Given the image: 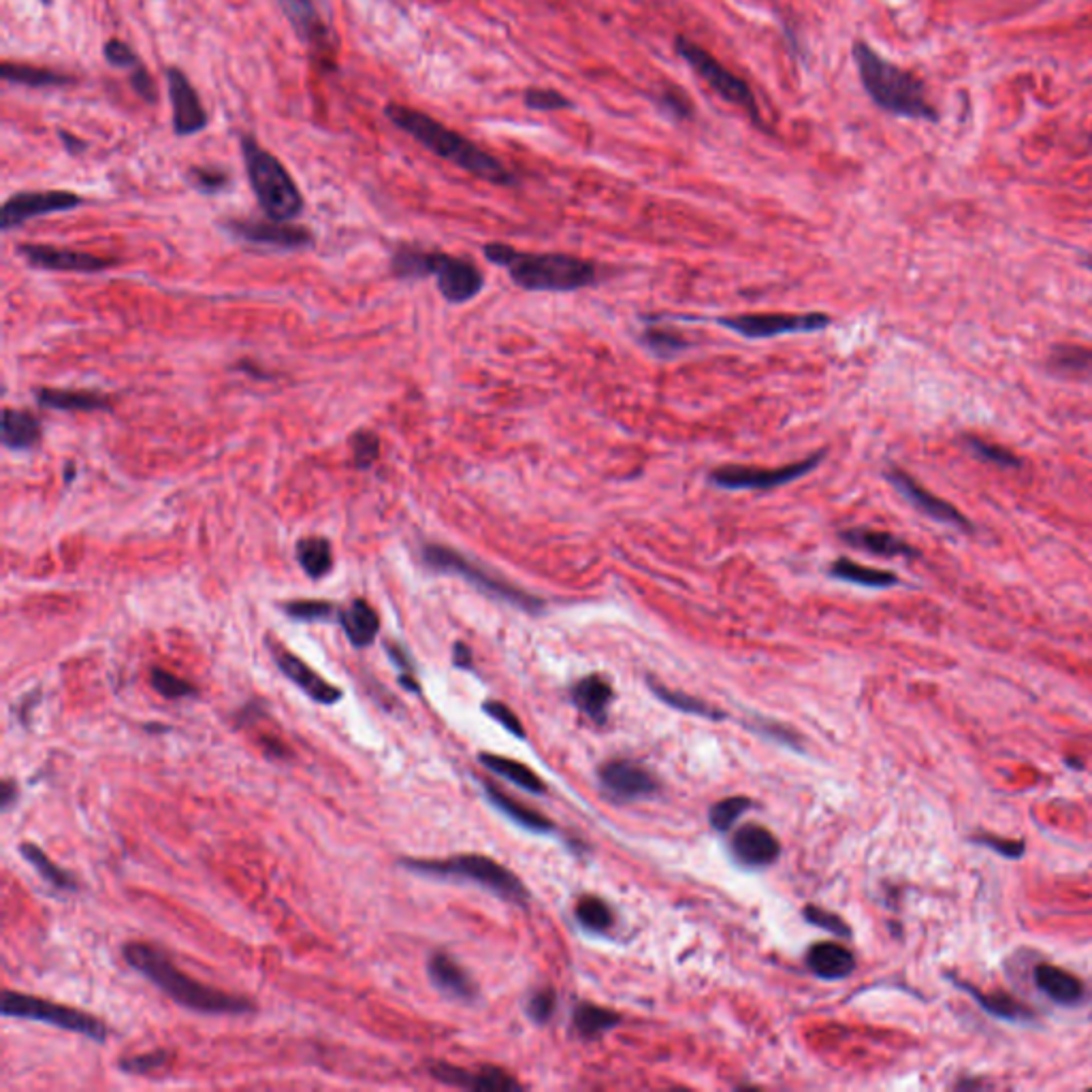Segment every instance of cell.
<instances>
[{
    "instance_id": "1",
    "label": "cell",
    "mask_w": 1092,
    "mask_h": 1092,
    "mask_svg": "<svg viewBox=\"0 0 1092 1092\" xmlns=\"http://www.w3.org/2000/svg\"><path fill=\"white\" fill-rule=\"evenodd\" d=\"M124 962L146 977L150 984L161 988L171 1001L182 1005L184 1009L204 1014V1016H245L254 1014L256 1005L230 992H224L210 984H204L182 969L169 958V954L146 941H131L122 947Z\"/></svg>"
},
{
    "instance_id": "2",
    "label": "cell",
    "mask_w": 1092,
    "mask_h": 1092,
    "mask_svg": "<svg viewBox=\"0 0 1092 1092\" xmlns=\"http://www.w3.org/2000/svg\"><path fill=\"white\" fill-rule=\"evenodd\" d=\"M385 114L400 131L408 133L425 150L452 163L465 174L497 186H514L519 182L517 176L499 159H495L493 154H489L461 133L444 126L430 114L400 103H389L385 107Z\"/></svg>"
},
{
    "instance_id": "3",
    "label": "cell",
    "mask_w": 1092,
    "mask_h": 1092,
    "mask_svg": "<svg viewBox=\"0 0 1092 1092\" xmlns=\"http://www.w3.org/2000/svg\"><path fill=\"white\" fill-rule=\"evenodd\" d=\"M852 56L865 92L881 111L907 120L939 122V111L930 103L926 86L915 73L885 60L863 39L854 41Z\"/></svg>"
},
{
    "instance_id": "4",
    "label": "cell",
    "mask_w": 1092,
    "mask_h": 1092,
    "mask_svg": "<svg viewBox=\"0 0 1092 1092\" xmlns=\"http://www.w3.org/2000/svg\"><path fill=\"white\" fill-rule=\"evenodd\" d=\"M484 256L504 267L525 290L572 293L596 284L598 267L592 260L562 252H519L506 243H487Z\"/></svg>"
},
{
    "instance_id": "5",
    "label": "cell",
    "mask_w": 1092,
    "mask_h": 1092,
    "mask_svg": "<svg viewBox=\"0 0 1092 1092\" xmlns=\"http://www.w3.org/2000/svg\"><path fill=\"white\" fill-rule=\"evenodd\" d=\"M241 154L252 193L269 220L290 222L303 208V195L286 167L252 135L241 137Z\"/></svg>"
},
{
    "instance_id": "6",
    "label": "cell",
    "mask_w": 1092,
    "mask_h": 1092,
    "mask_svg": "<svg viewBox=\"0 0 1092 1092\" xmlns=\"http://www.w3.org/2000/svg\"><path fill=\"white\" fill-rule=\"evenodd\" d=\"M391 267L393 273L404 280H421L434 275L437 280V290L450 303H465L474 299L484 286V278L472 260L450 256L444 252L400 248L393 254Z\"/></svg>"
},
{
    "instance_id": "7",
    "label": "cell",
    "mask_w": 1092,
    "mask_h": 1092,
    "mask_svg": "<svg viewBox=\"0 0 1092 1092\" xmlns=\"http://www.w3.org/2000/svg\"><path fill=\"white\" fill-rule=\"evenodd\" d=\"M400 867H404L408 873L430 877V879H452V881H472L482 885L484 889L497 894L499 898H506L510 902H525L527 889L523 881L502 867L499 863L480 856V854H461L444 861H428V858H400Z\"/></svg>"
},
{
    "instance_id": "8",
    "label": "cell",
    "mask_w": 1092,
    "mask_h": 1092,
    "mask_svg": "<svg viewBox=\"0 0 1092 1092\" xmlns=\"http://www.w3.org/2000/svg\"><path fill=\"white\" fill-rule=\"evenodd\" d=\"M421 557L430 570L439 572V574H454V577L463 579L465 583L474 585L478 592L487 594L489 598L508 602V604H512L525 613H532V615H536L544 609V602L540 598H536V596L527 594L525 589L512 585L510 581L493 574L484 566L476 564L474 559L465 557L463 553H459L450 547L425 544L421 549Z\"/></svg>"
},
{
    "instance_id": "9",
    "label": "cell",
    "mask_w": 1092,
    "mask_h": 1092,
    "mask_svg": "<svg viewBox=\"0 0 1092 1092\" xmlns=\"http://www.w3.org/2000/svg\"><path fill=\"white\" fill-rule=\"evenodd\" d=\"M0 1014L4 1018L43 1022V1024H49V1027H56V1029H62L69 1033L90 1037L92 1042H99V1044H103L107 1039V1024L103 1020H99L96 1016L81 1012L77 1007H71V1005H62V1003H56L49 999H41V997L15 992V990L2 992Z\"/></svg>"
},
{
    "instance_id": "10",
    "label": "cell",
    "mask_w": 1092,
    "mask_h": 1092,
    "mask_svg": "<svg viewBox=\"0 0 1092 1092\" xmlns=\"http://www.w3.org/2000/svg\"><path fill=\"white\" fill-rule=\"evenodd\" d=\"M674 51L695 71L698 77H702L713 88V92H717L723 101L741 107L758 126L762 124L758 99L743 77L734 75L710 51H706L704 47H700L698 43L683 34L674 39Z\"/></svg>"
},
{
    "instance_id": "11",
    "label": "cell",
    "mask_w": 1092,
    "mask_h": 1092,
    "mask_svg": "<svg viewBox=\"0 0 1092 1092\" xmlns=\"http://www.w3.org/2000/svg\"><path fill=\"white\" fill-rule=\"evenodd\" d=\"M824 459H826V452L822 450V452H816V454H811L807 459H801V461H794V463H788V465H779V467L721 465V467H715L708 474V480L715 487L728 489V491H743V489L768 491V489H777V487H783L788 482L801 480L803 476L811 474Z\"/></svg>"
},
{
    "instance_id": "12",
    "label": "cell",
    "mask_w": 1092,
    "mask_h": 1092,
    "mask_svg": "<svg viewBox=\"0 0 1092 1092\" xmlns=\"http://www.w3.org/2000/svg\"><path fill=\"white\" fill-rule=\"evenodd\" d=\"M721 327L749 340H768L786 333H811L831 325V316L824 312L807 314H738L717 320Z\"/></svg>"
},
{
    "instance_id": "13",
    "label": "cell",
    "mask_w": 1092,
    "mask_h": 1092,
    "mask_svg": "<svg viewBox=\"0 0 1092 1092\" xmlns=\"http://www.w3.org/2000/svg\"><path fill=\"white\" fill-rule=\"evenodd\" d=\"M81 206H84V199L69 191L17 193L4 201L2 214H0V226H2V230H11L28 220L77 210Z\"/></svg>"
},
{
    "instance_id": "14",
    "label": "cell",
    "mask_w": 1092,
    "mask_h": 1092,
    "mask_svg": "<svg viewBox=\"0 0 1092 1092\" xmlns=\"http://www.w3.org/2000/svg\"><path fill=\"white\" fill-rule=\"evenodd\" d=\"M269 645V652L271 657L278 665V670L301 691L305 693L312 702L316 704H323V706H333L338 704L342 698H344V691L333 685L331 680H327L325 676H320L310 663H305L303 659L295 654H290L288 649H284L280 643L275 641H267Z\"/></svg>"
},
{
    "instance_id": "15",
    "label": "cell",
    "mask_w": 1092,
    "mask_h": 1092,
    "mask_svg": "<svg viewBox=\"0 0 1092 1092\" xmlns=\"http://www.w3.org/2000/svg\"><path fill=\"white\" fill-rule=\"evenodd\" d=\"M21 258L36 269L47 271H71V273H99L116 265V258L96 256L90 252L66 250L56 245H39V243H21L17 248Z\"/></svg>"
},
{
    "instance_id": "16",
    "label": "cell",
    "mask_w": 1092,
    "mask_h": 1092,
    "mask_svg": "<svg viewBox=\"0 0 1092 1092\" xmlns=\"http://www.w3.org/2000/svg\"><path fill=\"white\" fill-rule=\"evenodd\" d=\"M167 86H169V99L174 109V131L180 137H191L201 133L208 126V111L201 105V99L186 77L184 71L178 66H171L165 71Z\"/></svg>"
},
{
    "instance_id": "17",
    "label": "cell",
    "mask_w": 1092,
    "mask_h": 1092,
    "mask_svg": "<svg viewBox=\"0 0 1092 1092\" xmlns=\"http://www.w3.org/2000/svg\"><path fill=\"white\" fill-rule=\"evenodd\" d=\"M885 478L892 482V487L907 499L911 502L913 508H917L919 512H924L926 517L939 521V523H947V525H954L958 529H967L971 532L973 525L969 523V519L958 510L954 508L949 502L937 497L934 493H930L928 489H924L913 476H909L904 469L900 467H889L885 472Z\"/></svg>"
},
{
    "instance_id": "18",
    "label": "cell",
    "mask_w": 1092,
    "mask_h": 1092,
    "mask_svg": "<svg viewBox=\"0 0 1092 1092\" xmlns=\"http://www.w3.org/2000/svg\"><path fill=\"white\" fill-rule=\"evenodd\" d=\"M224 228L243 241L282 250H297L312 243V233L308 228L278 220H226Z\"/></svg>"
},
{
    "instance_id": "19",
    "label": "cell",
    "mask_w": 1092,
    "mask_h": 1092,
    "mask_svg": "<svg viewBox=\"0 0 1092 1092\" xmlns=\"http://www.w3.org/2000/svg\"><path fill=\"white\" fill-rule=\"evenodd\" d=\"M602 786L617 798L632 801L649 796L657 790V779L641 764L630 760H613L600 768Z\"/></svg>"
},
{
    "instance_id": "20",
    "label": "cell",
    "mask_w": 1092,
    "mask_h": 1092,
    "mask_svg": "<svg viewBox=\"0 0 1092 1092\" xmlns=\"http://www.w3.org/2000/svg\"><path fill=\"white\" fill-rule=\"evenodd\" d=\"M430 1076L442 1084L457 1087V1089H469V1091L510 1092L521 1089L519 1082H514L508 1074H504L502 1069H495V1067H482L478 1072H469V1069H461V1067H454L448 1063H436V1065H430Z\"/></svg>"
},
{
    "instance_id": "21",
    "label": "cell",
    "mask_w": 1092,
    "mask_h": 1092,
    "mask_svg": "<svg viewBox=\"0 0 1092 1092\" xmlns=\"http://www.w3.org/2000/svg\"><path fill=\"white\" fill-rule=\"evenodd\" d=\"M1033 982L1042 994H1046L1052 1003L1063 1007H1074L1084 1001L1087 986L1084 982L1069 973L1067 969H1061L1057 964H1037L1033 971Z\"/></svg>"
},
{
    "instance_id": "22",
    "label": "cell",
    "mask_w": 1092,
    "mask_h": 1092,
    "mask_svg": "<svg viewBox=\"0 0 1092 1092\" xmlns=\"http://www.w3.org/2000/svg\"><path fill=\"white\" fill-rule=\"evenodd\" d=\"M732 852L741 865L762 869L779 858V841L764 826L749 824L734 835Z\"/></svg>"
},
{
    "instance_id": "23",
    "label": "cell",
    "mask_w": 1092,
    "mask_h": 1092,
    "mask_svg": "<svg viewBox=\"0 0 1092 1092\" xmlns=\"http://www.w3.org/2000/svg\"><path fill=\"white\" fill-rule=\"evenodd\" d=\"M428 975H430V979H432V984L436 986L437 990L444 992L450 999L474 1001L476 994H478V988H476L474 979L446 952L432 954V958L428 962Z\"/></svg>"
},
{
    "instance_id": "24",
    "label": "cell",
    "mask_w": 1092,
    "mask_h": 1092,
    "mask_svg": "<svg viewBox=\"0 0 1092 1092\" xmlns=\"http://www.w3.org/2000/svg\"><path fill=\"white\" fill-rule=\"evenodd\" d=\"M340 626L353 647L365 649V647L374 645V641L380 632V617L370 607L368 600L359 598V600H353L344 611H340Z\"/></svg>"
},
{
    "instance_id": "25",
    "label": "cell",
    "mask_w": 1092,
    "mask_h": 1092,
    "mask_svg": "<svg viewBox=\"0 0 1092 1092\" xmlns=\"http://www.w3.org/2000/svg\"><path fill=\"white\" fill-rule=\"evenodd\" d=\"M952 984L956 988L964 990L971 999H975L977 1005L986 1014H990L992 1018L1007 1020V1022H1031V1020H1035V1014L1031 1012V1007H1027L1024 1003H1020L1018 999H1014L1007 992H982L977 986L967 984L962 979H952Z\"/></svg>"
},
{
    "instance_id": "26",
    "label": "cell",
    "mask_w": 1092,
    "mask_h": 1092,
    "mask_svg": "<svg viewBox=\"0 0 1092 1092\" xmlns=\"http://www.w3.org/2000/svg\"><path fill=\"white\" fill-rule=\"evenodd\" d=\"M839 538L854 549L873 553L879 557H907V559L917 557V551L911 544L902 542L900 538H896L887 532H879V529L852 527V529H843L839 534Z\"/></svg>"
},
{
    "instance_id": "27",
    "label": "cell",
    "mask_w": 1092,
    "mask_h": 1092,
    "mask_svg": "<svg viewBox=\"0 0 1092 1092\" xmlns=\"http://www.w3.org/2000/svg\"><path fill=\"white\" fill-rule=\"evenodd\" d=\"M807 962H809L811 971L818 977H824V979H843L856 967L854 954L846 945L833 943V941H824V943L813 945L809 949Z\"/></svg>"
},
{
    "instance_id": "28",
    "label": "cell",
    "mask_w": 1092,
    "mask_h": 1092,
    "mask_svg": "<svg viewBox=\"0 0 1092 1092\" xmlns=\"http://www.w3.org/2000/svg\"><path fill=\"white\" fill-rule=\"evenodd\" d=\"M34 398L39 406L62 410V413H94L107 410L111 404L105 395L94 391H66V389H36Z\"/></svg>"
},
{
    "instance_id": "29",
    "label": "cell",
    "mask_w": 1092,
    "mask_h": 1092,
    "mask_svg": "<svg viewBox=\"0 0 1092 1092\" xmlns=\"http://www.w3.org/2000/svg\"><path fill=\"white\" fill-rule=\"evenodd\" d=\"M278 2L303 43L316 45L325 41L327 28L314 0H278Z\"/></svg>"
},
{
    "instance_id": "30",
    "label": "cell",
    "mask_w": 1092,
    "mask_h": 1092,
    "mask_svg": "<svg viewBox=\"0 0 1092 1092\" xmlns=\"http://www.w3.org/2000/svg\"><path fill=\"white\" fill-rule=\"evenodd\" d=\"M43 436L41 423L24 413L6 408L2 413V444L11 450H32Z\"/></svg>"
},
{
    "instance_id": "31",
    "label": "cell",
    "mask_w": 1092,
    "mask_h": 1092,
    "mask_svg": "<svg viewBox=\"0 0 1092 1092\" xmlns=\"http://www.w3.org/2000/svg\"><path fill=\"white\" fill-rule=\"evenodd\" d=\"M574 704L596 721H604L607 708L613 700V687L607 678L592 674L581 678L572 689Z\"/></svg>"
},
{
    "instance_id": "32",
    "label": "cell",
    "mask_w": 1092,
    "mask_h": 1092,
    "mask_svg": "<svg viewBox=\"0 0 1092 1092\" xmlns=\"http://www.w3.org/2000/svg\"><path fill=\"white\" fill-rule=\"evenodd\" d=\"M19 856L54 889H58V892H77L79 889V881L66 869H62L60 865L49 861V856L39 846L30 843V841L19 843Z\"/></svg>"
},
{
    "instance_id": "33",
    "label": "cell",
    "mask_w": 1092,
    "mask_h": 1092,
    "mask_svg": "<svg viewBox=\"0 0 1092 1092\" xmlns=\"http://www.w3.org/2000/svg\"><path fill=\"white\" fill-rule=\"evenodd\" d=\"M0 75L9 84H19V86H26V88H36V90H41V88H66L69 84L75 81L66 73L41 69V66L11 64V62H2L0 64Z\"/></svg>"
},
{
    "instance_id": "34",
    "label": "cell",
    "mask_w": 1092,
    "mask_h": 1092,
    "mask_svg": "<svg viewBox=\"0 0 1092 1092\" xmlns=\"http://www.w3.org/2000/svg\"><path fill=\"white\" fill-rule=\"evenodd\" d=\"M295 557L301 566V570L312 579V581H318L323 577H327L333 568V551H331V542L327 538H320V536H310V538H301L295 547Z\"/></svg>"
},
{
    "instance_id": "35",
    "label": "cell",
    "mask_w": 1092,
    "mask_h": 1092,
    "mask_svg": "<svg viewBox=\"0 0 1092 1092\" xmlns=\"http://www.w3.org/2000/svg\"><path fill=\"white\" fill-rule=\"evenodd\" d=\"M828 572H831L833 579H839V581H846V583H852V585L873 587V589H885V587H892V585L898 583V577L894 572L879 570V568H871V566H863V564H856V562L846 559V557L833 562Z\"/></svg>"
},
{
    "instance_id": "36",
    "label": "cell",
    "mask_w": 1092,
    "mask_h": 1092,
    "mask_svg": "<svg viewBox=\"0 0 1092 1092\" xmlns=\"http://www.w3.org/2000/svg\"><path fill=\"white\" fill-rule=\"evenodd\" d=\"M484 794L489 798V803L493 807H497L504 816H508L512 822H517L519 826L527 828V831H534V833H547L553 828V824L538 811L517 803L514 798H510L508 794H504L502 790H497L495 786L491 783H484Z\"/></svg>"
},
{
    "instance_id": "37",
    "label": "cell",
    "mask_w": 1092,
    "mask_h": 1092,
    "mask_svg": "<svg viewBox=\"0 0 1092 1092\" xmlns=\"http://www.w3.org/2000/svg\"><path fill=\"white\" fill-rule=\"evenodd\" d=\"M478 760L491 773L508 779L510 783H514V786H519V788H523V790H527L532 794H544L547 792L544 781L532 768H527L521 762H514V760L502 758V756H493V753H482Z\"/></svg>"
},
{
    "instance_id": "38",
    "label": "cell",
    "mask_w": 1092,
    "mask_h": 1092,
    "mask_svg": "<svg viewBox=\"0 0 1092 1092\" xmlns=\"http://www.w3.org/2000/svg\"><path fill=\"white\" fill-rule=\"evenodd\" d=\"M1050 370L1063 376L1092 374V348L1084 346H1057L1048 359Z\"/></svg>"
},
{
    "instance_id": "39",
    "label": "cell",
    "mask_w": 1092,
    "mask_h": 1092,
    "mask_svg": "<svg viewBox=\"0 0 1092 1092\" xmlns=\"http://www.w3.org/2000/svg\"><path fill=\"white\" fill-rule=\"evenodd\" d=\"M619 1024V1016L611 1009L583 1003L574 1012V1027L583 1037H596Z\"/></svg>"
},
{
    "instance_id": "40",
    "label": "cell",
    "mask_w": 1092,
    "mask_h": 1092,
    "mask_svg": "<svg viewBox=\"0 0 1092 1092\" xmlns=\"http://www.w3.org/2000/svg\"><path fill=\"white\" fill-rule=\"evenodd\" d=\"M579 922L592 932H607L615 924L613 909L598 896H585L577 902Z\"/></svg>"
},
{
    "instance_id": "41",
    "label": "cell",
    "mask_w": 1092,
    "mask_h": 1092,
    "mask_svg": "<svg viewBox=\"0 0 1092 1092\" xmlns=\"http://www.w3.org/2000/svg\"><path fill=\"white\" fill-rule=\"evenodd\" d=\"M150 685H152V689L159 695H163L167 700L195 698L199 693V689L191 680H186V678H182V676H178V674H174V672H169L165 668H159V665H154L150 670Z\"/></svg>"
},
{
    "instance_id": "42",
    "label": "cell",
    "mask_w": 1092,
    "mask_h": 1092,
    "mask_svg": "<svg viewBox=\"0 0 1092 1092\" xmlns=\"http://www.w3.org/2000/svg\"><path fill=\"white\" fill-rule=\"evenodd\" d=\"M643 344L661 359L674 357L691 346V342L687 338H683L678 331L668 329V327H647L643 333Z\"/></svg>"
},
{
    "instance_id": "43",
    "label": "cell",
    "mask_w": 1092,
    "mask_h": 1092,
    "mask_svg": "<svg viewBox=\"0 0 1092 1092\" xmlns=\"http://www.w3.org/2000/svg\"><path fill=\"white\" fill-rule=\"evenodd\" d=\"M964 444L967 448L971 450V454H975L977 459H982L984 463H990V465H999V467H1005V469H1012V467H1020L1022 461L1020 457H1016L1009 448L1005 446H999V444H992L988 439H982L977 436L964 437Z\"/></svg>"
},
{
    "instance_id": "44",
    "label": "cell",
    "mask_w": 1092,
    "mask_h": 1092,
    "mask_svg": "<svg viewBox=\"0 0 1092 1092\" xmlns=\"http://www.w3.org/2000/svg\"><path fill=\"white\" fill-rule=\"evenodd\" d=\"M282 611L286 613V617H290L295 622L314 624V622L331 619L335 613V607L331 602H323V600H293V602H286L282 607Z\"/></svg>"
},
{
    "instance_id": "45",
    "label": "cell",
    "mask_w": 1092,
    "mask_h": 1092,
    "mask_svg": "<svg viewBox=\"0 0 1092 1092\" xmlns=\"http://www.w3.org/2000/svg\"><path fill=\"white\" fill-rule=\"evenodd\" d=\"M169 1061H171V1052L165 1050V1048H159V1050H152V1052H144V1054H137V1057L122 1059L118 1067H120V1072H124L129 1076H148V1074H154V1072L163 1069Z\"/></svg>"
},
{
    "instance_id": "46",
    "label": "cell",
    "mask_w": 1092,
    "mask_h": 1092,
    "mask_svg": "<svg viewBox=\"0 0 1092 1092\" xmlns=\"http://www.w3.org/2000/svg\"><path fill=\"white\" fill-rule=\"evenodd\" d=\"M654 691L659 695V700H663L668 706L676 708V710H683V713H693V715H704V717H710V719H719L721 713L715 710L713 706L704 704L702 700L698 698H691L687 693H680V691H672V689H665L661 685H654Z\"/></svg>"
},
{
    "instance_id": "47",
    "label": "cell",
    "mask_w": 1092,
    "mask_h": 1092,
    "mask_svg": "<svg viewBox=\"0 0 1092 1092\" xmlns=\"http://www.w3.org/2000/svg\"><path fill=\"white\" fill-rule=\"evenodd\" d=\"M751 807V801L749 798H741V796H734V798H725V801H719L713 809H710V824L715 831L719 833H725L734 826V822Z\"/></svg>"
},
{
    "instance_id": "48",
    "label": "cell",
    "mask_w": 1092,
    "mask_h": 1092,
    "mask_svg": "<svg viewBox=\"0 0 1092 1092\" xmlns=\"http://www.w3.org/2000/svg\"><path fill=\"white\" fill-rule=\"evenodd\" d=\"M523 103L527 109L534 111H559L572 107V101L568 96L551 88H527L523 92Z\"/></svg>"
},
{
    "instance_id": "49",
    "label": "cell",
    "mask_w": 1092,
    "mask_h": 1092,
    "mask_svg": "<svg viewBox=\"0 0 1092 1092\" xmlns=\"http://www.w3.org/2000/svg\"><path fill=\"white\" fill-rule=\"evenodd\" d=\"M189 180L199 193H206V195H216L228 186L226 171L214 169V167H193L189 171Z\"/></svg>"
},
{
    "instance_id": "50",
    "label": "cell",
    "mask_w": 1092,
    "mask_h": 1092,
    "mask_svg": "<svg viewBox=\"0 0 1092 1092\" xmlns=\"http://www.w3.org/2000/svg\"><path fill=\"white\" fill-rule=\"evenodd\" d=\"M656 105L674 120H687L693 114L689 99L678 88H665L656 96Z\"/></svg>"
},
{
    "instance_id": "51",
    "label": "cell",
    "mask_w": 1092,
    "mask_h": 1092,
    "mask_svg": "<svg viewBox=\"0 0 1092 1092\" xmlns=\"http://www.w3.org/2000/svg\"><path fill=\"white\" fill-rule=\"evenodd\" d=\"M971 841L982 846V848H988V850H992L999 856L1009 858V861H1020L1024 856V852H1027V843L1024 841H1012V839H1003V837H997V835H975V837H971Z\"/></svg>"
},
{
    "instance_id": "52",
    "label": "cell",
    "mask_w": 1092,
    "mask_h": 1092,
    "mask_svg": "<svg viewBox=\"0 0 1092 1092\" xmlns=\"http://www.w3.org/2000/svg\"><path fill=\"white\" fill-rule=\"evenodd\" d=\"M350 446H353L355 463L363 469L372 467L380 454V439L370 432H357L350 439Z\"/></svg>"
},
{
    "instance_id": "53",
    "label": "cell",
    "mask_w": 1092,
    "mask_h": 1092,
    "mask_svg": "<svg viewBox=\"0 0 1092 1092\" xmlns=\"http://www.w3.org/2000/svg\"><path fill=\"white\" fill-rule=\"evenodd\" d=\"M103 54H105V60L116 66V69H126V71H133L135 66L141 64L139 56L133 51V47L120 39H109L103 47Z\"/></svg>"
},
{
    "instance_id": "54",
    "label": "cell",
    "mask_w": 1092,
    "mask_h": 1092,
    "mask_svg": "<svg viewBox=\"0 0 1092 1092\" xmlns=\"http://www.w3.org/2000/svg\"><path fill=\"white\" fill-rule=\"evenodd\" d=\"M805 917H807L811 924H816V926H820V928H824V930H828V932H833V934H837V937H848V934H850V926H848V924H846L839 915L828 913L826 909H820V907L809 904V907L805 909Z\"/></svg>"
},
{
    "instance_id": "55",
    "label": "cell",
    "mask_w": 1092,
    "mask_h": 1092,
    "mask_svg": "<svg viewBox=\"0 0 1092 1092\" xmlns=\"http://www.w3.org/2000/svg\"><path fill=\"white\" fill-rule=\"evenodd\" d=\"M484 713H487V715H491L497 723H502V725H504L508 732H512L514 736H525V730H523V725H521L519 717H517V715H514V713H512L506 704L491 700V702H487V704H484Z\"/></svg>"
},
{
    "instance_id": "56",
    "label": "cell",
    "mask_w": 1092,
    "mask_h": 1092,
    "mask_svg": "<svg viewBox=\"0 0 1092 1092\" xmlns=\"http://www.w3.org/2000/svg\"><path fill=\"white\" fill-rule=\"evenodd\" d=\"M131 84H133V90L137 92L139 99H144L146 103H156L159 101V92H156V84L152 79V75L148 73V69L144 64L135 66L131 71Z\"/></svg>"
},
{
    "instance_id": "57",
    "label": "cell",
    "mask_w": 1092,
    "mask_h": 1092,
    "mask_svg": "<svg viewBox=\"0 0 1092 1092\" xmlns=\"http://www.w3.org/2000/svg\"><path fill=\"white\" fill-rule=\"evenodd\" d=\"M527 1012L536 1022H547L555 1012V994L551 990L536 992L527 1003Z\"/></svg>"
},
{
    "instance_id": "58",
    "label": "cell",
    "mask_w": 1092,
    "mask_h": 1092,
    "mask_svg": "<svg viewBox=\"0 0 1092 1092\" xmlns=\"http://www.w3.org/2000/svg\"><path fill=\"white\" fill-rule=\"evenodd\" d=\"M387 654L391 657L393 665H398L402 672H413V674H415V670H417V668H415V661H413V657H410V654H408L402 645H398V643H387Z\"/></svg>"
},
{
    "instance_id": "59",
    "label": "cell",
    "mask_w": 1092,
    "mask_h": 1092,
    "mask_svg": "<svg viewBox=\"0 0 1092 1092\" xmlns=\"http://www.w3.org/2000/svg\"><path fill=\"white\" fill-rule=\"evenodd\" d=\"M17 796H19V792H17L15 781L2 779V783H0V809L9 811L17 803Z\"/></svg>"
},
{
    "instance_id": "60",
    "label": "cell",
    "mask_w": 1092,
    "mask_h": 1092,
    "mask_svg": "<svg viewBox=\"0 0 1092 1092\" xmlns=\"http://www.w3.org/2000/svg\"><path fill=\"white\" fill-rule=\"evenodd\" d=\"M452 661L457 668H472V652L467 645L457 643L452 649Z\"/></svg>"
},
{
    "instance_id": "61",
    "label": "cell",
    "mask_w": 1092,
    "mask_h": 1092,
    "mask_svg": "<svg viewBox=\"0 0 1092 1092\" xmlns=\"http://www.w3.org/2000/svg\"><path fill=\"white\" fill-rule=\"evenodd\" d=\"M398 683H400L406 691L421 693V683H419V678H417L413 672H402V674L398 676Z\"/></svg>"
},
{
    "instance_id": "62",
    "label": "cell",
    "mask_w": 1092,
    "mask_h": 1092,
    "mask_svg": "<svg viewBox=\"0 0 1092 1092\" xmlns=\"http://www.w3.org/2000/svg\"><path fill=\"white\" fill-rule=\"evenodd\" d=\"M60 139H62V146L66 148L69 154H79L81 150H86V144L73 135H66V133H60Z\"/></svg>"
},
{
    "instance_id": "63",
    "label": "cell",
    "mask_w": 1092,
    "mask_h": 1092,
    "mask_svg": "<svg viewBox=\"0 0 1092 1092\" xmlns=\"http://www.w3.org/2000/svg\"><path fill=\"white\" fill-rule=\"evenodd\" d=\"M1089 267H1091V269H1092V258H1091V260H1089Z\"/></svg>"
}]
</instances>
